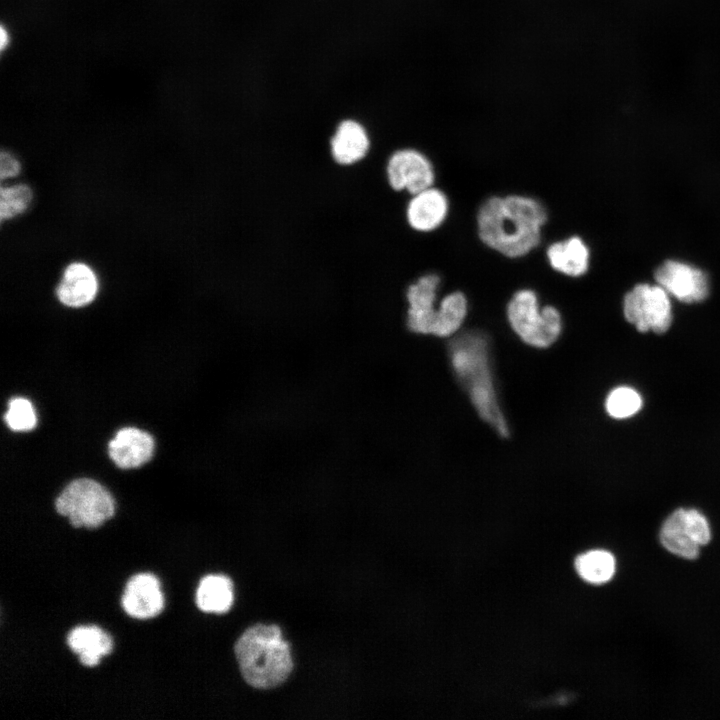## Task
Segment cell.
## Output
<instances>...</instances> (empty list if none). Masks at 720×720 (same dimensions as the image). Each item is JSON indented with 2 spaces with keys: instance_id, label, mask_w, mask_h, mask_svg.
Masks as SVG:
<instances>
[{
  "instance_id": "6da1fadb",
  "label": "cell",
  "mask_w": 720,
  "mask_h": 720,
  "mask_svg": "<svg viewBox=\"0 0 720 720\" xmlns=\"http://www.w3.org/2000/svg\"><path fill=\"white\" fill-rule=\"evenodd\" d=\"M548 220L544 204L531 196L508 194L484 200L476 213L481 242L507 258L528 255L542 241Z\"/></svg>"
},
{
  "instance_id": "7a4b0ae2",
  "label": "cell",
  "mask_w": 720,
  "mask_h": 720,
  "mask_svg": "<svg viewBox=\"0 0 720 720\" xmlns=\"http://www.w3.org/2000/svg\"><path fill=\"white\" fill-rule=\"evenodd\" d=\"M448 349L452 368L479 416L501 437H508V424L494 388L487 336L469 330L454 337Z\"/></svg>"
},
{
  "instance_id": "3957f363",
  "label": "cell",
  "mask_w": 720,
  "mask_h": 720,
  "mask_svg": "<svg viewBox=\"0 0 720 720\" xmlns=\"http://www.w3.org/2000/svg\"><path fill=\"white\" fill-rule=\"evenodd\" d=\"M234 652L244 680L255 688L278 686L293 669L290 646L277 625L249 627L235 643Z\"/></svg>"
},
{
  "instance_id": "277c9868",
  "label": "cell",
  "mask_w": 720,
  "mask_h": 720,
  "mask_svg": "<svg viewBox=\"0 0 720 720\" xmlns=\"http://www.w3.org/2000/svg\"><path fill=\"white\" fill-rule=\"evenodd\" d=\"M507 319L513 331L526 344L546 348L560 336L562 318L552 305L540 307L538 295L529 288L517 290L507 304Z\"/></svg>"
},
{
  "instance_id": "5b68a950",
  "label": "cell",
  "mask_w": 720,
  "mask_h": 720,
  "mask_svg": "<svg viewBox=\"0 0 720 720\" xmlns=\"http://www.w3.org/2000/svg\"><path fill=\"white\" fill-rule=\"evenodd\" d=\"M55 508L74 527L96 528L113 516L115 502L100 483L80 478L64 487L56 498Z\"/></svg>"
},
{
  "instance_id": "8992f818",
  "label": "cell",
  "mask_w": 720,
  "mask_h": 720,
  "mask_svg": "<svg viewBox=\"0 0 720 720\" xmlns=\"http://www.w3.org/2000/svg\"><path fill=\"white\" fill-rule=\"evenodd\" d=\"M623 312L640 332L664 333L672 323L668 292L660 285H636L624 296Z\"/></svg>"
},
{
  "instance_id": "52a82bcc",
  "label": "cell",
  "mask_w": 720,
  "mask_h": 720,
  "mask_svg": "<svg viewBox=\"0 0 720 720\" xmlns=\"http://www.w3.org/2000/svg\"><path fill=\"white\" fill-rule=\"evenodd\" d=\"M385 174L392 190L411 195L433 186L435 181L432 162L423 152L413 148L394 151L387 160Z\"/></svg>"
},
{
  "instance_id": "ba28073f",
  "label": "cell",
  "mask_w": 720,
  "mask_h": 720,
  "mask_svg": "<svg viewBox=\"0 0 720 720\" xmlns=\"http://www.w3.org/2000/svg\"><path fill=\"white\" fill-rule=\"evenodd\" d=\"M440 284V276L431 272L419 276L408 285L406 290L407 324L412 331L433 334L438 313L436 300Z\"/></svg>"
},
{
  "instance_id": "9c48e42d",
  "label": "cell",
  "mask_w": 720,
  "mask_h": 720,
  "mask_svg": "<svg viewBox=\"0 0 720 720\" xmlns=\"http://www.w3.org/2000/svg\"><path fill=\"white\" fill-rule=\"evenodd\" d=\"M658 284L685 303L704 300L709 292L705 273L683 262L667 260L655 272Z\"/></svg>"
},
{
  "instance_id": "30bf717a",
  "label": "cell",
  "mask_w": 720,
  "mask_h": 720,
  "mask_svg": "<svg viewBox=\"0 0 720 720\" xmlns=\"http://www.w3.org/2000/svg\"><path fill=\"white\" fill-rule=\"evenodd\" d=\"M448 213L447 195L433 186L412 195L405 208L407 224L420 233L438 229L447 219Z\"/></svg>"
},
{
  "instance_id": "8fae6325",
  "label": "cell",
  "mask_w": 720,
  "mask_h": 720,
  "mask_svg": "<svg viewBox=\"0 0 720 720\" xmlns=\"http://www.w3.org/2000/svg\"><path fill=\"white\" fill-rule=\"evenodd\" d=\"M122 607L125 612L137 619H148L159 614L164 605L160 583L150 573L132 576L122 595Z\"/></svg>"
},
{
  "instance_id": "7c38bea8",
  "label": "cell",
  "mask_w": 720,
  "mask_h": 720,
  "mask_svg": "<svg viewBox=\"0 0 720 720\" xmlns=\"http://www.w3.org/2000/svg\"><path fill=\"white\" fill-rule=\"evenodd\" d=\"M152 436L136 427L121 428L108 443V455L121 469H132L147 463L153 454Z\"/></svg>"
},
{
  "instance_id": "4fadbf2b",
  "label": "cell",
  "mask_w": 720,
  "mask_h": 720,
  "mask_svg": "<svg viewBox=\"0 0 720 720\" xmlns=\"http://www.w3.org/2000/svg\"><path fill=\"white\" fill-rule=\"evenodd\" d=\"M329 145L332 160L339 166L349 167L367 157L371 144L364 126L347 119L339 123Z\"/></svg>"
},
{
  "instance_id": "5bb4252c",
  "label": "cell",
  "mask_w": 720,
  "mask_h": 720,
  "mask_svg": "<svg viewBox=\"0 0 720 720\" xmlns=\"http://www.w3.org/2000/svg\"><path fill=\"white\" fill-rule=\"evenodd\" d=\"M546 259L555 272L577 278L588 271L590 250L581 237L573 235L552 242L546 249Z\"/></svg>"
},
{
  "instance_id": "9a60e30c",
  "label": "cell",
  "mask_w": 720,
  "mask_h": 720,
  "mask_svg": "<svg viewBox=\"0 0 720 720\" xmlns=\"http://www.w3.org/2000/svg\"><path fill=\"white\" fill-rule=\"evenodd\" d=\"M98 291V280L94 271L86 264L75 262L67 266L57 287L58 300L72 308L91 303Z\"/></svg>"
},
{
  "instance_id": "2e32d148",
  "label": "cell",
  "mask_w": 720,
  "mask_h": 720,
  "mask_svg": "<svg viewBox=\"0 0 720 720\" xmlns=\"http://www.w3.org/2000/svg\"><path fill=\"white\" fill-rule=\"evenodd\" d=\"M66 641L69 648L78 655L79 661L88 667L98 664L99 659L112 650L111 636L95 625L73 628Z\"/></svg>"
},
{
  "instance_id": "e0dca14e",
  "label": "cell",
  "mask_w": 720,
  "mask_h": 720,
  "mask_svg": "<svg viewBox=\"0 0 720 720\" xmlns=\"http://www.w3.org/2000/svg\"><path fill=\"white\" fill-rule=\"evenodd\" d=\"M660 541L669 552L679 557L695 559L699 555L700 545L693 538L684 508L675 510L664 521Z\"/></svg>"
},
{
  "instance_id": "ac0fdd59",
  "label": "cell",
  "mask_w": 720,
  "mask_h": 720,
  "mask_svg": "<svg viewBox=\"0 0 720 720\" xmlns=\"http://www.w3.org/2000/svg\"><path fill=\"white\" fill-rule=\"evenodd\" d=\"M233 603V584L229 577L212 574L203 577L196 590V604L206 613H225Z\"/></svg>"
},
{
  "instance_id": "d6986e66",
  "label": "cell",
  "mask_w": 720,
  "mask_h": 720,
  "mask_svg": "<svg viewBox=\"0 0 720 720\" xmlns=\"http://www.w3.org/2000/svg\"><path fill=\"white\" fill-rule=\"evenodd\" d=\"M467 311L468 301L463 292L453 291L445 295L439 302L432 335L448 337L455 334L462 326Z\"/></svg>"
},
{
  "instance_id": "ffe728a7",
  "label": "cell",
  "mask_w": 720,
  "mask_h": 720,
  "mask_svg": "<svg viewBox=\"0 0 720 720\" xmlns=\"http://www.w3.org/2000/svg\"><path fill=\"white\" fill-rule=\"evenodd\" d=\"M575 566L584 580L594 584L609 581L615 573V559L605 550H592L581 554L577 557Z\"/></svg>"
},
{
  "instance_id": "44dd1931",
  "label": "cell",
  "mask_w": 720,
  "mask_h": 720,
  "mask_svg": "<svg viewBox=\"0 0 720 720\" xmlns=\"http://www.w3.org/2000/svg\"><path fill=\"white\" fill-rule=\"evenodd\" d=\"M642 406V398L633 388L620 386L607 396L605 408L616 419H624L636 414Z\"/></svg>"
},
{
  "instance_id": "7402d4cb",
  "label": "cell",
  "mask_w": 720,
  "mask_h": 720,
  "mask_svg": "<svg viewBox=\"0 0 720 720\" xmlns=\"http://www.w3.org/2000/svg\"><path fill=\"white\" fill-rule=\"evenodd\" d=\"M32 200V190L29 186L18 184L2 187L0 191V218L8 220L23 213Z\"/></svg>"
},
{
  "instance_id": "603a6c76",
  "label": "cell",
  "mask_w": 720,
  "mask_h": 720,
  "mask_svg": "<svg viewBox=\"0 0 720 720\" xmlns=\"http://www.w3.org/2000/svg\"><path fill=\"white\" fill-rule=\"evenodd\" d=\"M4 419L11 430L18 432L30 431L37 424L32 403L23 397H14L9 401Z\"/></svg>"
},
{
  "instance_id": "cb8c5ba5",
  "label": "cell",
  "mask_w": 720,
  "mask_h": 720,
  "mask_svg": "<svg viewBox=\"0 0 720 720\" xmlns=\"http://www.w3.org/2000/svg\"><path fill=\"white\" fill-rule=\"evenodd\" d=\"M686 518L695 541L705 545L710 541L711 531L707 519L696 509H686Z\"/></svg>"
},
{
  "instance_id": "d4e9b609",
  "label": "cell",
  "mask_w": 720,
  "mask_h": 720,
  "mask_svg": "<svg viewBox=\"0 0 720 720\" xmlns=\"http://www.w3.org/2000/svg\"><path fill=\"white\" fill-rule=\"evenodd\" d=\"M21 166L18 160L10 153L2 151L0 155V178L2 180L15 177L20 172Z\"/></svg>"
},
{
  "instance_id": "484cf974",
  "label": "cell",
  "mask_w": 720,
  "mask_h": 720,
  "mask_svg": "<svg viewBox=\"0 0 720 720\" xmlns=\"http://www.w3.org/2000/svg\"><path fill=\"white\" fill-rule=\"evenodd\" d=\"M0 39H1V41H0L1 49L3 50V49L6 48V46H7L8 43H9V35H8V32L5 30L4 27L1 28V31H0Z\"/></svg>"
}]
</instances>
